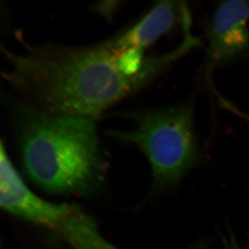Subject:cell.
<instances>
[{
  "mask_svg": "<svg viewBox=\"0 0 249 249\" xmlns=\"http://www.w3.org/2000/svg\"><path fill=\"white\" fill-rule=\"evenodd\" d=\"M7 60L3 78L30 107L51 115L96 119L106 109L154 78L131 76L119 64L122 52L108 41L90 47L27 46Z\"/></svg>",
  "mask_w": 249,
  "mask_h": 249,
  "instance_id": "6da1fadb",
  "label": "cell"
},
{
  "mask_svg": "<svg viewBox=\"0 0 249 249\" xmlns=\"http://www.w3.org/2000/svg\"><path fill=\"white\" fill-rule=\"evenodd\" d=\"M23 168L44 191L88 196L105 180V164L94 119L51 115L22 103L14 105Z\"/></svg>",
  "mask_w": 249,
  "mask_h": 249,
  "instance_id": "7a4b0ae2",
  "label": "cell"
},
{
  "mask_svg": "<svg viewBox=\"0 0 249 249\" xmlns=\"http://www.w3.org/2000/svg\"><path fill=\"white\" fill-rule=\"evenodd\" d=\"M128 116L133 127L111 129L107 134L132 144L145 155L156 193L176 186L188 172L200 165L202 155L195 133L193 112L188 106L139 111Z\"/></svg>",
  "mask_w": 249,
  "mask_h": 249,
  "instance_id": "3957f363",
  "label": "cell"
},
{
  "mask_svg": "<svg viewBox=\"0 0 249 249\" xmlns=\"http://www.w3.org/2000/svg\"><path fill=\"white\" fill-rule=\"evenodd\" d=\"M34 222L72 249H122L106 240L93 218L73 204L42 201L34 212Z\"/></svg>",
  "mask_w": 249,
  "mask_h": 249,
  "instance_id": "277c9868",
  "label": "cell"
},
{
  "mask_svg": "<svg viewBox=\"0 0 249 249\" xmlns=\"http://www.w3.org/2000/svg\"><path fill=\"white\" fill-rule=\"evenodd\" d=\"M249 19V1H226L217 8L210 27V68L226 65L248 53Z\"/></svg>",
  "mask_w": 249,
  "mask_h": 249,
  "instance_id": "5b68a950",
  "label": "cell"
},
{
  "mask_svg": "<svg viewBox=\"0 0 249 249\" xmlns=\"http://www.w3.org/2000/svg\"><path fill=\"white\" fill-rule=\"evenodd\" d=\"M180 7L175 1H159L133 27L108 42L122 52L129 49L144 52L173 29L178 22Z\"/></svg>",
  "mask_w": 249,
  "mask_h": 249,
  "instance_id": "8992f818",
  "label": "cell"
}]
</instances>
